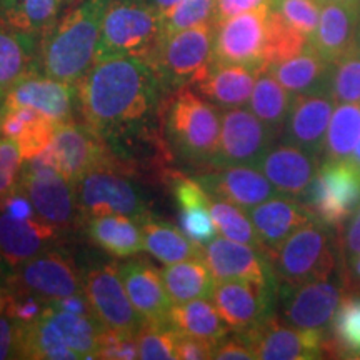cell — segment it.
<instances>
[{"label": "cell", "instance_id": "94428289", "mask_svg": "<svg viewBox=\"0 0 360 360\" xmlns=\"http://www.w3.org/2000/svg\"><path fill=\"white\" fill-rule=\"evenodd\" d=\"M4 102H6V94H4L2 90H0V110H2V107H4Z\"/></svg>", "mask_w": 360, "mask_h": 360}, {"label": "cell", "instance_id": "f546056e", "mask_svg": "<svg viewBox=\"0 0 360 360\" xmlns=\"http://www.w3.org/2000/svg\"><path fill=\"white\" fill-rule=\"evenodd\" d=\"M267 70L292 96L330 92L332 64L310 44L297 56L269 65Z\"/></svg>", "mask_w": 360, "mask_h": 360}, {"label": "cell", "instance_id": "cb8c5ba5", "mask_svg": "<svg viewBox=\"0 0 360 360\" xmlns=\"http://www.w3.org/2000/svg\"><path fill=\"white\" fill-rule=\"evenodd\" d=\"M57 240L58 227L39 215L15 219L0 210V257L12 269L51 250Z\"/></svg>", "mask_w": 360, "mask_h": 360}, {"label": "cell", "instance_id": "6f0895ef", "mask_svg": "<svg viewBox=\"0 0 360 360\" xmlns=\"http://www.w3.org/2000/svg\"><path fill=\"white\" fill-rule=\"evenodd\" d=\"M148 4H150L152 7H155L157 11H159L162 15H164L165 12H169L170 8L177 6V4L180 2V0H147Z\"/></svg>", "mask_w": 360, "mask_h": 360}, {"label": "cell", "instance_id": "b9f144b4", "mask_svg": "<svg viewBox=\"0 0 360 360\" xmlns=\"http://www.w3.org/2000/svg\"><path fill=\"white\" fill-rule=\"evenodd\" d=\"M139 359L142 360H177L175 342L177 332L170 323L146 322L135 334Z\"/></svg>", "mask_w": 360, "mask_h": 360}, {"label": "cell", "instance_id": "e575fe53", "mask_svg": "<svg viewBox=\"0 0 360 360\" xmlns=\"http://www.w3.org/2000/svg\"><path fill=\"white\" fill-rule=\"evenodd\" d=\"M169 322L179 334L199 337V339L212 340L217 344L231 330L220 317L210 297L172 305Z\"/></svg>", "mask_w": 360, "mask_h": 360}, {"label": "cell", "instance_id": "ac0fdd59", "mask_svg": "<svg viewBox=\"0 0 360 360\" xmlns=\"http://www.w3.org/2000/svg\"><path fill=\"white\" fill-rule=\"evenodd\" d=\"M49 148L58 172L74 186L92 170L110 169V154L103 147L102 135L87 124H58Z\"/></svg>", "mask_w": 360, "mask_h": 360}, {"label": "cell", "instance_id": "91938a15", "mask_svg": "<svg viewBox=\"0 0 360 360\" xmlns=\"http://www.w3.org/2000/svg\"><path fill=\"white\" fill-rule=\"evenodd\" d=\"M330 2L344 4V6H352V7H360V0H330Z\"/></svg>", "mask_w": 360, "mask_h": 360}, {"label": "cell", "instance_id": "ee69618b", "mask_svg": "<svg viewBox=\"0 0 360 360\" xmlns=\"http://www.w3.org/2000/svg\"><path fill=\"white\" fill-rule=\"evenodd\" d=\"M330 92L337 103L360 105V51L359 47L345 53L332 64Z\"/></svg>", "mask_w": 360, "mask_h": 360}, {"label": "cell", "instance_id": "f1b7e54d", "mask_svg": "<svg viewBox=\"0 0 360 360\" xmlns=\"http://www.w3.org/2000/svg\"><path fill=\"white\" fill-rule=\"evenodd\" d=\"M57 122L32 107L4 105L0 110V134L19 147L24 160L32 159L51 146Z\"/></svg>", "mask_w": 360, "mask_h": 360}, {"label": "cell", "instance_id": "680465c9", "mask_svg": "<svg viewBox=\"0 0 360 360\" xmlns=\"http://www.w3.org/2000/svg\"><path fill=\"white\" fill-rule=\"evenodd\" d=\"M350 160H352L355 167H357V169L360 170V142L357 143V147H355V150H354L352 157H350Z\"/></svg>", "mask_w": 360, "mask_h": 360}, {"label": "cell", "instance_id": "484cf974", "mask_svg": "<svg viewBox=\"0 0 360 360\" xmlns=\"http://www.w3.org/2000/svg\"><path fill=\"white\" fill-rule=\"evenodd\" d=\"M75 97V84L62 82L49 75H29L8 90L4 105L32 107L57 124H64L72 120Z\"/></svg>", "mask_w": 360, "mask_h": 360}, {"label": "cell", "instance_id": "60d3db41", "mask_svg": "<svg viewBox=\"0 0 360 360\" xmlns=\"http://www.w3.org/2000/svg\"><path fill=\"white\" fill-rule=\"evenodd\" d=\"M210 214H212L215 229H217V233H220V236L254 247V249L265 254L257 231H255L249 214L244 209L231 204V202L212 199V202H210Z\"/></svg>", "mask_w": 360, "mask_h": 360}, {"label": "cell", "instance_id": "681fc988", "mask_svg": "<svg viewBox=\"0 0 360 360\" xmlns=\"http://www.w3.org/2000/svg\"><path fill=\"white\" fill-rule=\"evenodd\" d=\"M174 197L177 200L179 209H192V207L210 205L212 197L205 191L199 180L186 177V175H174L172 177Z\"/></svg>", "mask_w": 360, "mask_h": 360}, {"label": "cell", "instance_id": "7402d4cb", "mask_svg": "<svg viewBox=\"0 0 360 360\" xmlns=\"http://www.w3.org/2000/svg\"><path fill=\"white\" fill-rule=\"evenodd\" d=\"M199 182L212 199H220L240 207L245 212L270 197L278 195L269 179L252 165L212 167V172L199 177Z\"/></svg>", "mask_w": 360, "mask_h": 360}, {"label": "cell", "instance_id": "83f0119b", "mask_svg": "<svg viewBox=\"0 0 360 360\" xmlns=\"http://www.w3.org/2000/svg\"><path fill=\"white\" fill-rule=\"evenodd\" d=\"M360 7L323 0L317 29L310 45L326 60L334 64L345 53L357 49V27Z\"/></svg>", "mask_w": 360, "mask_h": 360}, {"label": "cell", "instance_id": "603a6c76", "mask_svg": "<svg viewBox=\"0 0 360 360\" xmlns=\"http://www.w3.org/2000/svg\"><path fill=\"white\" fill-rule=\"evenodd\" d=\"M115 265L129 299L146 322L170 323L169 317L174 304L165 290L160 270L142 259H132Z\"/></svg>", "mask_w": 360, "mask_h": 360}, {"label": "cell", "instance_id": "52a82bcc", "mask_svg": "<svg viewBox=\"0 0 360 360\" xmlns=\"http://www.w3.org/2000/svg\"><path fill=\"white\" fill-rule=\"evenodd\" d=\"M304 204L315 219L342 232L360 207V170L350 159L323 160Z\"/></svg>", "mask_w": 360, "mask_h": 360}, {"label": "cell", "instance_id": "db71d44e", "mask_svg": "<svg viewBox=\"0 0 360 360\" xmlns=\"http://www.w3.org/2000/svg\"><path fill=\"white\" fill-rule=\"evenodd\" d=\"M270 6V0H217L215 8V24L225 19H231L238 13L257 11V8Z\"/></svg>", "mask_w": 360, "mask_h": 360}, {"label": "cell", "instance_id": "2e32d148", "mask_svg": "<svg viewBox=\"0 0 360 360\" xmlns=\"http://www.w3.org/2000/svg\"><path fill=\"white\" fill-rule=\"evenodd\" d=\"M84 294L102 327L137 334L146 319L129 299L115 264L90 269L84 276Z\"/></svg>", "mask_w": 360, "mask_h": 360}, {"label": "cell", "instance_id": "1f68e13d", "mask_svg": "<svg viewBox=\"0 0 360 360\" xmlns=\"http://www.w3.org/2000/svg\"><path fill=\"white\" fill-rule=\"evenodd\" d=\"M35 34L22 32L0 20V90L7 94L13 85L32 74Z\"/></svg>", "mask_w": 360, "mask_h": 360}, {"label": "cell", "instance_id": "ab89813d", "mask_svg": "<svg viewBox=\"0 0 360 360\" xmlns=\"http://www.w3.org/2000/svg\"><path fill=\"white\" fill-rule=\"evenodd\" d=\"M310 44V39L295 30L282 19L281 13L270 8L267 15V42H265L264 67L278 64L297 56Z\"/></svg>", "mask_w": 360, "mask_h": 360}, {"label": "cell", "instance_id": "30bf717a", "mask_svg": "<svg viewBox=\"0 0 360 360\" xmlns=\"http://www.w3.org/2000/svg\"><path fill=\"white\" fill-rule=\"evenodd\" d=\"M75 197L82 217L127 215L139 222L150 219L142 191L132 180L110 169H96L75 184Z\"/></svg>", "mask_w": 360, "mask_h": 360}, {"label": "cell", "instance_id": "5bb4252c", "mask_svg": "<svg viewBox=\"0 0 360 360\" xmlns=\"http://www.w3.org/2000/svg\"><path fill=\"white\" fill-rule=\"evenodd\" d=\"M269 6L233 15L215 24L214 62L265 70Z\"/></svg>", "mask_w": 360, "mask_h": 360}, {"label": "cell", "instance_id": "836d02e7", "mask_svg": "<svg viewBox=\"0 0 360 360\" xmlns=\"http://www.w3.org/2000/svg\"><path fill=\"white\" fill-rule=\"evenodd\" d=\"M143 250L162 264H175L187 259H204V247L191 240L182 229L172 224L147 219L141 222Z\"/></svg>", "mask_w": 360, "mask_h": 360}, {"label": "cell", "instance_id": "5b68a950", "mask_svg": "<svg viewBox=\"0 0 360 360\" xmlns=\"http://www.w3.org/2000/svg\"><path fill=\"white\" fill-rule=\"evenodd\" d=\"M164 40L162 13L147 0H110L102 22L97 60L137 57L150 62Z\"/></svg>", "mask_w": 360, "mask_h": 360}, {"label": "cell", "instance_id": "6da1fadb", "mask_svg": "<svg viewBox=\"0 0 360 360\" xmlns=\"http://www.w3.org/2000/svg\"><path fill=\"white\" fill-rule=\"evenodd\" d=\"M162 82L150 62L137 57L97 60L75 84L85 124L101 135L146 119L155 109Z\"/></svg>", "mask_w": 360, "mask_h": 360}, {"label": "cell", "instance_id": "d4e9b609", "mask_svg": "<svg viewBox=\"0 0 360 360\" xmlns=\"http://www.w3.org/2000/svg\"><path fill=\"white\" fill-rule=\"evenodd\" d=\"M247 214L257 231L265 255L276 250L297 229L315 219L304 200L281 195V193L270 197L269 200L250 209Z\"/></svg>", "mask_w": 360, "mask_h": 360}, {"label": "cell", "instance_id": "8992f818", "mask_svg": "<svg viewBox=\"0 0 360 360\" xmlns=\"http://www.w3.org/2000/svg\"><path fill=\"white\" fill-rule=\"evenodd\" d=\"M220 109L188 89L179 87L170 98L167 137L177 154L193 164H210L219 146Z\"/></svg>", "mask_w": 360, "mask_h": 360}, {"label": "cell", "instance_id": "7bdbcfd3", "mask_svg": "<svg viewBox=\"0 0 360 360\" xmlns=\"http://www.w3.org/2000/svg\"><path fill=\"white\" fill-rule=\"evenodd\" d=\"M215 8L217 0H180L177 6L162 15L164 37L191 27L215 24Z\"/></svg>", "mask_w": 360, "mask_h": 360}, {"label": "cell", "instance_id": "f35d334b", "mask_svg": "<svg viewBox=\"0 0 360 360\" xmlns=\"http://www.w3.org/2000/svg\"><path fill=\"white\" fill-rule=\"evenodd\" d=\"M60 0H0V20L29 34H44L56 22Z\"/></svg>", "mask_w": 360, "mask_h": 360}, {"label": "cell", "instance_id": "7dc6e473", "mask_svg": "<svg viewBox=\"0 0 360 360\" xmlns=\"http://www.w3.org/2000/svg\"><path fill=\"white\" fill-rule=\"evenodd\" d=\"M97 359L103 360H134L139 359V349L135 334L115 330V328H102L98 339Z\"/></svg>", "mask_w": 360, "mask_h": 360}, {"label": "cell", "instance_id": "11a10c76", "mask_svg": "<svg viewBox=\"0 0 360 360\" xmlns=\"http://www.w3.org/2000/svg\"><path fill=\"white\" fill-rule=\"evenodd\" d=\"M339 240L344 255H352L355 252H360V207L345 224L342 232H339Z\"/></svg>", "mask_w": 360, "mask_h": 360}, {"label": "cell", "instance_id": "4316f807", "mask_svg": "<svg viewBox=\"0 0 360 360\" xmlns=\"http://www.w3.org/2000/svg\"><path fill=\"white\" fill-rule=\"evenodd\" d=\"M260 72L262 70L254 67L214 62L209 70L192 85L195 92L219 109H237L249 103Z\"/></svg>", "mask_w": 360, "mask_h": 360}, {"label": "cell", "instance_id": "74e56055", "mask_svg": "<svg viewBox=\"0 0 360 360\" xmlns=\"http://www.w3.org/2000/svg\"><path fill=\"white\" fill-rule=\"evenodd\" d=\"M360 142V105L339 103L328 124L323 160H347Z\"/></svg>", "mask_w": 360, "mask_h": 360}, {"label": "cell", "instance_id": "ba28073f", "mask_svg": "<svg viewBox=\"0 0 360 360\" xmlns=\"http://www.w3.org/2000/svg\"><path fill=\"white\" fill-rule=\"evenodd\" d=\"M349 292L347 281L340 269L328 278H319L294 287H277L281 321L297 328L328 330L337 309Z\"/></svg>", "mask_w": 360, "mask_h": 360}, {"label": "cell", "instance_id": "816d5d0a", "mask_svg": "<svg viewBox=\"0 0 360 360\" xmlns=\"http://www.w3.org/2000/svg\"><path fill=\"white\" fill-rule=\"evenodd\" d=\"M217 342L199 339V337L184 335L177 332V342H175V354L177 360H209L214 359Z\"/></svg>", "mask_w": 360, "mask_h": 360}, {"label": "cell", "instance_id": "f907efd6", "mask_svg": "<svg viewBox=\"0 0 360 360\" xmlns=\"http://www.w3.org/2000/svg\"><path fill=\"white\" fill-rule=\"evenodd\" d=\"M20 345L22 323L4 310L0 312V360L20 359Z\"/></svg>", "mask_w": 360, "mask_h": 360}, {"label": "cell", "instance_id": "ffe728a7", "mask_svg": "<svg viewBox=\"0 0 360 360\" xmlns=\"http://www.w3.org/2000/svg\"><path fill=\"white\" fill-rule=\"evenodd\" d=\"M321 157L281 142L274 143L255 165L281 195L304 200L312 187Z\"/></svg>", "mask_w": 360, "mask_h": 360}, {"label": "cell", "instance_id": "8d00e7d4", "mask_svg": "<svg viewBox=\"0 0 360 360\" xmlns=\"http://www.w3.org/2000/svg\"><path fill=\"white\" fill-rule=\"evenodd\" d=\"M328 357L360 359V292L344 297L327 332Z\"/></svg>", "mask_w": 360, "mask_h": 360}, {"label": "cell", "instance_id": "277c9868", "mask_svg": "<svg viewBox=\"0 0 360 360\" xmlns=\"http://www.w3.org/2000/svg\"><path fill=\"white\" fill-rule=\"evenodd\" d=\"M102 326L92 315L49 307L37 322L22 326L20 359H97Z\"/></svg>", "mask_w": 360, "mask_h": 360}, {"label": "cell", "instance_id": "8fae6325", "mask_svg": "<svg viewBox=\"0 0 360 360\" xmlns=\"http://www.w3.org/2000/svg\"><path fill=\"white\" fill-rule=\"evenodd\" d=\"M277 134L270 130L257 115L245 107L224 110L220 115L219 146L210 167L227 165H255L277 141Z\"/></svg>", "mask_w": 360, "mask_h": 360}, {"label": "cell", "instance_id": "44dd1931", "mask_svg": "<svg viewBox=\"0 0 360 360\" xmlns=\"http://www.w3.org/2000/svg\"><path fill=\"white\" fill-rule=\"evenodd\" d=\"M204 260L215 282H276L272 267L264 252L222 236L204 245Z\"/></svg>", "mask_w": 360, "mask_h": 360}, {"label": "cell", "instance_id": "3957f363", "mask_svg": "<svg viewBox=\"0 0 360 360\" xmlns=\"http://www.w3.org/2000/svg\"><path fill=\"white\" fill-rule=\"evenodd\" d=\"M334 232L332 227L314 219L270 252L267 259L277 287L300 285L339 272L344 254L339 233Z\"/></svg>", "mask_w": 360, "mask_h": 360}, {"label": "cell", "instance_id": "9c48e42d", "mask_svg": "<svg viewBox=\"0 0 360 360\" xmlns=\"http://www.w3.org/2000/svg\"><path fill=\"white\" fill-rule=\"evenodd\" d=\"M215 24L179 30L164 37L154 58L162 82L184 87L197 82L214 64Z\"/></svg>", "mask_w": 360, "mask_h": 360}, {"label": "cell", "instance_id": "4dcf8cb0", "mask_svg": "<svg viewBox=\"0 0 360 360\" xmlns=\"http://www.w3.org/2000/svg\"><path fill=\"white\" fill-rule=\"evenodd\" d=\"M87 233L94 244L117 259L134 257L143 250L141 222L127 215L90 217Z\"/></svg>", "mask_w": 360, "mask_h": 360}, {"label": "cell", "instance_id": "d590c367", "mask_svg": "<svg viewBox=\"0 0 360 360\" xmlns=\"http://www.w3.org/2000/svg\"><path fill=\"white\" fill-rule=\"evenodd\" d=\"M294 96L265 69L255 80L249 109L281 137Z\"/></svg>", "mask_w": 360, "mask_h": 360}, {"label": "cell", "instance_id": "6125c7cd", "mask_svg": "<svg viewBox=\"0 0 360 360\" xmlns=\"http://www.w3.org/2000/svg\"><path fill=\"white\" fill-rule=\"evenodd\" d=\"M357 47L360 51V13H359V27H357Z\"/></svg>", "mask_w": 360, "mask_h": 360}, {"label": "cell", "instance_id": "d6a6232c", "mask_svg": "<svg viewBox=\"0 0 360 360\" xmlns=\"http://www.w3.org/2000/svg\"><path fill=\"white\" fill-rule=\"evenodd\" d=\"M165 290L172 304H186L212 295L215 278L204 259H187L167 264L160 270Z\"/></svg>", "mask_w": 360, "mask_h": 360}, {"label": "cell", "instance_id": "c3c4849f", "mask_svg": "<svg viewBox=\"0 0 360 360\" xmlns=\"http://www.w3.org/2000/svg\"><path fill=\"white\" fill-rule=\"evenodd\" d=\"M22 165H24V157L19 147L8 139H2L0 141V204L19 186Z\"/></svg>", "mask_w": 360, "mask_h": 360}, {"label": "cell", "instance_id": "7c38bea8", "mask_svg": "<svg viewBox=\"0 0 360 360\" xmlns=\"http://www.w3.org/2000/svg\"><path fill=\"white\" fill-rule=\"evenodd\" d=\"M19 186L45 222L58 229L70 227L75 222L79 212L75 186L58 172L57 167L35 157L24 160Z\"/></svg>", "mask_w": 360, "mask_h": 360}, {"label": "cell", "instance_id": "d6986e66", "mask_svg": "<svg viewBox=\"0 0 360 360\" xmlns=\"http://www.w3.org/2000/svg\"><path fill=\"white\" fill-rule=\"evenodd\" d=\"M335 105L337 101L332 92L294 96L289 115H287L285 125L281 134L282 142L321 157Z\"/></svg>", "mask_w": 360, "mask_h": 360}, {"label": "cell", "instance_id": "f6af8a7d", "mask_svg": "<svg viewBox=\"0 0 360 360\" xmlns=\"http://www.w3.org/2000/svg\"><path fill=\"white\" fill-rule=\"evenodd\" d=\"M322 2L323 0H270V8L281 13L287 24L310 39L317 29Z\"/></svg>", "mask_w": 360, "mask_h": 360}, {"label": "cell", "instance_id": "9a60e30c", "mask_svg": "<svg viewBox=\"0 0 360 360\" xmlns=\"http://www.w3.org/2000/svg\"><path fill=\"white\" fill-rule=\"evenodd\" d=\"M276 292V282L222 281L215 282L210 299L231 330L247 332L272 317Z\"/></svg>", "mask_w": 360, "mask_h": 360}, {"label": "cell", "instance_id": "7a4b0ae2", "mask_svg": "<svg viewBox=\"0 0 360 360\" xmlns=\"http://www.w3.org/2000/svg\"><path fill=\"white\" fill-rule=\"evenodd\" d=\"M109 4L110 0H84L45 30L40 44L45 75L77 84L92 69Z\"/></svg>", "mask_w": 360, "mask_h": 360}, {"label": "cell", "instance_id": "bcb514c9", "mask_svg": "<svg viewBox=\"0 0 360 360\" xmlns=\"http://www.w3.org/2000/svg\"><path fill=\"white\" fill-rule=\"evenodd\" d=\"M180 229L191 240L199 245H207L217 237V229L210 214V205L192 207L180 210Z\"/></svg>", "mask_w": 360, "mask_h": 360}, {"label": "cell", "instance_id": "e0dca14e", "mask_svg": "<svg viewBox=\"0 0 360 360\" xmlns=\"http://www.w3.org/2000/svg\"><path fill=\"white\" fill-rule=\"evenodd\" d=\"M11 287L56 302L84 292V278L65 254L51 249L13 267Z\"/></svg>", "mask_w": 360, "mask_h": 360}, {"label": "cell", "instance_id": "9f6ffc18", "mask_svg": "<svg viewBox=\"0 0 360 360\" xmlns=\"http://www.w3.org/2000/svg\"><path fill=\"white\" fill-rule=\"evenodd\" d=\"M8 267L11 265L0 257V312L6 310L8 295H11V274H8Z\"/></svg>", "mask_w": 360, "mask_h": 360}, {"label": "cell", "instance_id": "f5cc1de1", "mask_svg": "<svg viewBox=\"0 0 360 360\" xmlns=\"http://www.w3.org/2000/svg\"><path fill=\"white\" fill-rule=\"evenodd\" d=\"M214 359L217 360H255L254 350L250 349L249 342H247L242 334H237L227 339V335L219 342L215 347Z\"/></svg>", "mask_w": 360, "mask_h": 360}, {"label": "cell", "instance_id": "4fadbf2b", "mask_svg": "<svg viewBox=\"0 0 360 360\" xmlns=\"http://www.w3.org/2000/svg\"><path fill=\"white\" fill-rule=\"evenodd\" d=\"M327 332L292 327L272 315L262 326L238 334L259 360H315L328 357Z\"/></svg>", "mask_w": 360, "mask_h": 360}]
</instances>
